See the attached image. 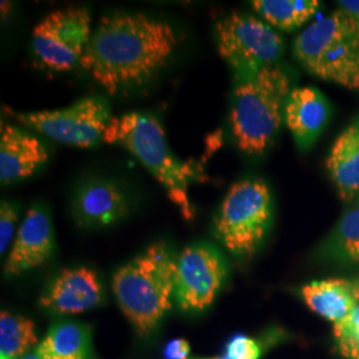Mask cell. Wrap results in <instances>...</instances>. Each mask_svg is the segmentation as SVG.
I'll return each instance as SVG.
<instances>
[{"label": "cell", "mask_w": 359, "mask_h": 359, "mask_svg": "<svg viewBox=\"0 0 359 359\" xmlns=\"http://www.w3.org/2000/svg\"><path fill=\"white\" fill-rule=\"evenodd\" d=\"M180 39L167 22L140 13L107 15L80 65L111 95L142 86L165 67Z\"/></svg>", "instance_id": "obj_1"}, {"label": "cell", "mask_w": 359, "mask_h": 359, "mask_svg": "<svg viewBox=\"0 0 359 359\" xmlns=\"http://www.w3.org/2000/svg\"><path fill=\"white\" fill-rule=\"evenodd\" d=\"M231 133L237 147L249 156H261L274 142L285 118L292 92L290 79L280 65L255 72L234 74Z\"/></svg>", "instance_id": "obj_2"}, {"label": "cell", "mask_w": 359, "mask_h": 359, "mask_svg": "<svg viewBox=\"0 0 359 359\" xmlns=\"http://www.w3.org/2000/svg\"><path fill=\"white\" fill-rule=\"evenodd\" d=\"M177 257L165 243H156L114 274L118 306L142 337L152 333L172 308Z\"/></svg>", "instance_id": "obj_3"}, {"label": "cell", "mask_w": 359, "mask_h": 359, "mask_svg": "<svg viewBox=\"0 0 359 359\" xmlns=\"http://www.w3.org/2000/svg\"><path fill=\"white\" fill-rule=\"evenodd\" d=\"M104 142L120 145L133 154L164 187L182 216L187 219L193 217L188 189L194 173L170 152L165 132L156 117L142 112L112 117Z\"/></svg>", "instance_id": "obj_4"}, {"label": "cell", "mask_w": 359, "mask_h": 359, "mask_svg": "<svg viewBox=\"0 0 359 359\" xmlns=\"http://www.w3.org/2000/svg\"><path fill=\"white\" fill-rule=\"evenodd\" d=\"M295 59L309 74L359 92V20L338 8L295 39Z\"/></svg>", "instance_id": "obj_5"}, {"label": "cell", "mask_w": 359, "mask_h": 359, "mask_svg": "<svg viewBox=\"0 0 359 359\" xmlns=\"http://www.w3.org/2000/svg\"><path fill=\"white\" fill-rule=\"evenodd\" d=\"M273 218L271 194L261 180L233 184L218 208L213 233L233 256H253L269 231Z\"/></svg>", "instance_id": "obj_6"}, {"label": "cell", "mask_w": 359, "mask_h": 359, "mask_svg": "<svg viewBox=\"0 0 359 359\" xmlns=\"http://www.w3.org/2000/svg\"><path fill=\"white\" fill-rule=\"evenodd\" d=\"M219 56L234 74L255 72L276 65L283 52V39L256 16L233 13L215 27Z\"/></svg>", "instance_id": "obj_7"}, {"label": "cell", "mask_w": 359, "mask_h": 359, "mask_svg": "<svg viewBox=\"0 0 359 359\" xmlns=\"http://www.w3.org/2000/svg\"><path fill=\"white\" fill-rule=\"evenodd\" d=\"M6 112L20 124L55 142L79 148H88L104 142L105 130L112 120L109 105L100 96L84 97L60 109L16 112L6 108Z\"/></svg>", "instance_id": "obj_8"}, {"label": "cell", "mask_w": 359, "mask_h": 359, "mask_svg": "<svg viewBox=\"0 0 359 359\" xmlns=\"http://www.w3.org/2000/svg\"><path fill=\"white\" fill-rule=\"evenodd\" d=\"M90 13L86 7L69 6L47 13L32 32V48L39 60L56 72L74 69L88 47Z\"/></svg>", "instance_id": "obj_9"}, {"label": "cell", "mask_w": 359, "mask_h": 359, "mask_svg": "<svg viewBox=\"0 0 359 359\" xmlns=\"http://www.w3.org/2000/svg\"><path fill=\"white\" fill-rule=\"evenodd\" d=\"M228 277V264L213 245L193 244L177 256L173 299L184 311H203Z\"/></svg>", "instance_id": "obj_10"}, {"label": "cell", "mask_w": 359, "mask_h": 359, "mask_svg": "<svg viewBox=\"0 0 359 359\" xmlns=\"http://www.w3.org/2000/svg\"><path fill=\"white\" fill-rule=\"evenodd\" d=\"M71 212L77 225L83 228L114 225L128 216V196L112 180H86L74 192Z\"/></svg>", "instance_id": "obj_11"}, {"label": "cell", "mask_w": 359, "mask_h": 359, "mask_svg": "<svg viewBox=\"0 0 359 359\" xmlns=\"http://www.w3.org/2000/svg\"><path fill=\"white\" fill-rule=\"evenodd\" d=\"M55 248L50 215L40 206H32L19 226L11 252L4 265L6 277H16L43 265Z\"/></svg>", "instance_id": "obj_12"}, {"label": "cell", "mask_w": 359, "mask_h": 359, "mask_svg": "<svg viewBox=\"0 0 359 359\" xmlns=\"http://www.w3.org/2000/svg\"><path fill=\"white\" fill-rule=\"evenodd\" d=\"M103 298L99 276L81 266L62 270L40 297V305L59 314H80L97 308Z\"/></svg>", "instance_id": "obj_13"}, {"label": "cell", "mask_w": 359, "mask_h": 359, "mask_svg": "<svg viewBox=\"0 0 359 359\" xmlns=\"http://www.w3.org/2000/svg\"><path fill=\"white\" fill-rule=\"evenodd\" d=\"M48 160L36 136L20 127L3 124L0 132V181L8 185L32 176Z\"/></svg>", "instance_id": "obj_14"}, {"label": "cell", "mask_w": 359, "mask_h": 359, "mask_svg": "<svg viewBox=\"0 0 359 359\" xmlns=\"http://www.w3.org/2000/svg\"><path fill=\"white\" fill-rule=\"evenodd\" d=\"M330 116L329 103L313 87L293 88L285 105V123L299 149L306 151L326 127Z\"/></svg>", "instance_id": "obj_15"}, {"label": "cell", "mask_w": 359, "mask_h": 359, "mask_svg": "<svg viewBox=\"0 0 359 359\" xmlns=\"http://www.w3.org/2000/svg\"><path fill=\"white\" fill-rule=\"evenodd\" d=\"M301 294L314 313L333 322L344 321L359 305V278H327L305 285Z\"/></svg>", "instance_id": "obj_16"}, {"label": "cell", "mask_w": 359, "mask_h": 359, "mask_svg": "<svg viewBox=\"0 0 359 359\" xmlns=\"http://www.w3.org/2000/svg\"><path fill=\"white\" fill-rule=\"evenodd\" d=\"M330 179L345 203L359 200V117L334 142L326 161Z\"/></svg>", "instance_id": "obj_17"}, {"label": "cell", "mask_w": 359, "mask_h": 359, "mask_svg": "<svg viewBox=\"0 0 359 359\" xmlns=\"http://www.w3.org/2000/svg\"><path fill=\"white\" fill-rule=\"evenodd\" d=\"M35 353L41 359H93L90 330L75 322L56 323Z\"/></svg>", "instance_id": "obj_18"}, {"label": "cell", "mask_w": 359, "mask_h": 359, "mask_svg": "<svg viewBox=\"0 0 359 359\" xmlns=\"http://www.w3.org/2000/svg\"><path fill=\"white\" fill-rule=\"evenodd\" d=\"M257 13L271 27L286 32L304 26L318 11V0H255Z\"/></svg>", "instance_id": "obj_19"}, {"label": "cell", "mask_w": 359, "mask_h": 359, "mask_svg": "<svg viewBox=\"0 0 359 359\" xmlns=\"http://www.w3.org/2000/svg\"><path fill=\"white\" fill-rule=\"evenodd\" d=\"M38 345L34 322L8 311L0 314V359H22Z\"/></svg>", "instance_id": "obj_20"}, {"label": "cell", "mask_w": 359, "mask_h": 359, "mask_svg": "<svg viewBox=\"0 0 359 359\" xmlns=\"http://www.w3.org/2000/svg\"><path fill=\"white\" fill-rule=\"evenodd\" d=\"M326 249L339 261L359 266V200L338 221Z\"/></svg>", "instance_id": "obj_21"}, {"label": "cell", "mask_w": 359, "mask_h": 359, "mask_svg": "<svg viewBox=\"0 0 359 359\" xmlns=\"http://www.w3.org/2000/svg\"><path fill=\"white\" fill-rule=\"evenodd\" d=\"M338 353L346 359H359V305L344 321L333 326Z\"/></svg>", "instance_id": "obj_22"}, {"label": "cell", "mask_w": 359, "mask_h": 359, "mask_svg": "<svg viewBox=\"0 0 359 359\" xmlns=\"http://www.w3.org/2000/svg\"><path fill=\"white\" fill-rule=\"evenodd\" d=\"M18 219H19L18 208L13 203L3 200L0 204V253L1 256L6 253V250L13 243Z\"/></svg>", "instance_id": "obj_23"}, {"label": "cell", "mask_w": 359, "mask_h": 359, "mask_svg": "<svg viewBox=\"0 0 359 359\" xmlns=\"http://www.w3.org/2000/svg\"><path fill=\"white\" fill-rule=\"evenodd\" d=\"M224 357L226 359H259L261 346L250 337L236 335L226 345Z\"/></svg>", "instance_id": "obj_24"}, {"label": "cell", "mask_w": 359, "mask_h": 359, "mask_svg": "<svg viewBox=\"0 0 359 359\" xmlns=\"http://www.w3.org/2000/svg\"><path fill=\"white\" fill-rule=\"evenodd\" d=\"M191 346L187 339L177 338L168 344L164 348V357L165 359H188L189 358Z\"/></svg>", "instance_id": "obj_25"}, {"label": "cell", "mask_w": 359, "mask_h": 359, "mask_svg": "<svg viewBox=\"0 0 359 359\" xmlns=\"http://www.w3.org/2000/svg\"><path fill=\"white\" fill-rule=\"evenodd\" d=\"M338 6L341 10L353 15L359 20V0H339Z\"/></svg>", "instance_id": "obj_26"}, {"label": "cell", "mask_w": 359, "mask_h": 359, "mask_svg": "<svg viewBox=\"0 0 359 359\" xmlns=\"http://www.w3.org/2000/svg\"><path fill=\"white\" fill-rule=\"evenodd\" d=\"M22 359H41L39 357L36 353H29V354H27L26 357H23Z\"/></svg>", "instance_id": "obj_27"}, {"label": "cell", "mask_w": 359, "mask_h": 359, "mask_svg": "<svg viewBox=\"0 0 359 359\" xmlns=\"http://www.w3.org/2000/svg\"><path fill=\"white\" fill-rule=\"evenodd\" d=\"M188 359H226L224 355L222 357H213V358H188Z\"/></svg>", "instance_id": "obj_28"}]
</instances>
